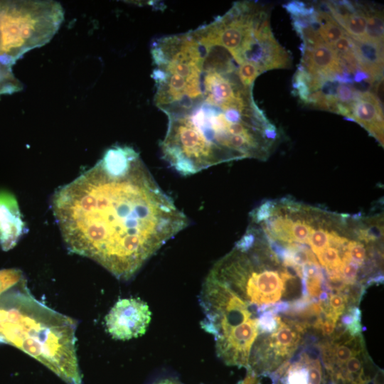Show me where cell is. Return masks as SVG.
<instances>
[{
    "mask_svg": "<svg viewBox=\"0 0 384 384\" xmlns=\"http://www.w3.org/2000/svg\"><path fill=\"white\" fill-rule=\"evenodd\" d=\"M52 208L68 250L129 280L188 220L139 154L114 146L55 191Z\"/></svg>",
    "mask_w": 384,
    "mask_h": 384,
    "instance_id": "cell-1",
    "label": "cell"
},
{
    "mask_svg": "<svg viewBox=\"0 0 384 384\" xmlns=\"http://www.w3.org/2000/svg\"><path fill=\"white\" fill-rule=\"evenodd\" d=\"M203 53L191 96L162 111L168 126L159 142L161 156L183 176L245 158L263 159L270 149L252 88L224 60Z\"/></svg>",
    "mask_w": 384,
    "mask_h": 384,
    "instance_id": "cell-2",
    "label": "cell"
},
{
    "mask_svg": "<svg viewBox=\"0 0 384 384\" xmlns=\"http://www.w3.org/2000/svg\"><path fill=\"white\" fill-rule=\"evenodd\" d=\"M77 321L37 300L26 279L0 295V341L47 367L67 384H82Z\"/></svg>",
    "mask_w": 384,
    "mask_h": 384,
    "instance_id": "cell-3",
    "label": "cell"
},
{
    "mask_svg": "<svg viewBox=\"0 0 384 384\" xmlns=\"http://www.w3.org/2000/svg\"><path fill=\"white\" fill-rule=\"evenodd\" d=\"M63 10L53 1H0V63L11 66L58 30Z\"/></svg>",
    "mask_w": 384,
    "mask_h": 384,
    "instance_id": "cell-4",
    "label": "cell"
},
{
    "mask_svg": "<svg viewBox=\"0 0 384 384\" xmlns=\"http://www.w3.org/2000/svg\"><path fill=\"white\" fill-rule=\"evenodd\" d=\"M277 326L271 333L257 336L252 348L247 371L257 376L270 375L290 360L302 345L309 328L294 319L276 315Z\"/></svg>",
    "mask_w": 384,
    "mask_h": 384,
    "instance_id": "cell-5",
    "label": "cell"
},
{
    "mask_svg": "<svg viewBox=\"0 0 384 384\" xmlns=\"http://www.w3.org/2000/svg\"><path fill=\"white\" fill-rule=\"evenodd\" d=\"M151 316L148 304L141 299H121L105 316V323L114 339L126 341L144 335Z\"/></svg>",
    "mask_w": 384,
    "mask_h": 384,
    "instance_id": "cell-6",
    "label": "cell"
},
{
    "mask_svg": "<svg viewBox=\"0 0 384 384\" xmlns=\"http://www.w3.org/2000/svg\"><path fill=\"white\" fill-rule=\"evenodd\" d=\"M304 346L298 354L269 375L273 384H326L316 344Z\"/></svg>",
    "mask_w": 384,
    "mask_h": 384,
    "instance_id": "cell-7",
    "label": "cell"
},
{
    "mask_svg": "<svg viewBox=\"0 0 384 384\" xmlns=\"http://www.w3.org/2000/svg\"><path fill=\"white\" fill-rule=\"evenodd\" d=\"M245 63L253 64L262 73L272 69L291 68L292 58L270 28L260 34L245 53L242 64Z\"/></svg>",
    "mask_w": 384,
    "mask_h": 384,
    "instance_id": "cell-8",
    "label": "cell"
},
{
    "mask_svg": "<svg viewBox=\"0 0 384 384\" xmlns=\"http://www.w3.org/2000/svg\"><path fill=\"white\" fill-rule=\"evenodd\" d=\"M301 65L311 75L324 80H334L336 74L343 71L333 49L326 43L314 46L301 44Z\"/></svg>",
    "mask_w": 384,
    "mask_h": 384,
    "instance_id": "cell-9",
    "label": "cell"
},
{
    "mask_svg": "<svg viewBox=\"0 0 384 384\" xmlns=\"http://www.w3.org/2000/svg\"><path fill=\"white\" fill-rule=\"evenodd\" d=\"M349 119L361 124L383 145V105L374 94L361 92L358 99L351 104Z\"/></svg>",
    "mask_w": 384,
    "mask_h": 384,
    "instance_id": "cell-10",
    "label": "cell"
},
{
    "mask_svg": "<svg viewBox=\"0 0 384 384\" xmlns=\"http://www.w3.org/2000/svg\"><path fill=\"white\" fill-rule=\"evenodd\" d=\"M23 223L13 196L0 194V244L5 250L11 248L21 235Z\"/></svg>",
    "mask_w": 384,
    "mask_h": 384,
    "instance_id": "cell-11",
    "label": "cell"
},
{
    "mask_svg": "<svg viewBox=\"0 0 384 384\" xmlns=\"http://www.w3.org/2000/svg\"><path fill=\"white\" fill-rule=\"evenodd\" d=\"M352 42L359 69L368 73L375 82L383 79V43L353 39Z\"/></svg>",
    "mask_w": 384,
    "mask_h": 384,
    "instance_id": "cell-12",
    "label": "cell"
},
{
    "mask_svg": "<svg viewBox=\"0 0 384 384\" xmlns=\"http://www.w3.org/2000/svg\"><path fill=\"white\" fill-rule=\"evenodd\" d=\"M366 40L383 43V18L380 10L367 6Z\"/></svg>",
    "mask_w": 384,
    "mask_h": 384,
    "instance_id": "cell-13",
    "label": "cell"
},
{
    "mask_svg": "<svg viewBox=\"0 0 384 384\" xmlns=\"http://www.w3.org/2000/svg\"><path fill=\"white\" fill-rule=\"evenodd\" d=\"M343 255L359 267L365 265L366 261L368 260L367 250L364 244L356 240H349Z\"/></svg>",
    "mask_w": 384,
    "mask_h": 384,
    "instance_id": "cell-14",
    "label": "cell"
},
{
    "mask_svg": "<svg viewBox=\"0 0 384 384\" xmlns=\"http://www.w3.org/2000/svg\"><path fill=\"white\" fill-rule=\"evenodd\" d=\"M21 87V83L13 75L10 66L0 63V95L18 91Z\"/></svg>",
    "mask_w": 384,
    "mask_h": 384,
    "instance_id": "cell-15",
    "label": "cell"
},
{
    "mask_svg": "<svg viewBox=\"0 0 384 384\" xmlns=\"http://www.w3.org/2000/svg\"><path fill=\"white\" fill-rule=\"evenodd\" d=\"M25 279L22 272L16 269L0 271V295Z\"/></svg>",
    "mask_w": 384,
    "mask_h": 384,
    "instance_id": "cell-16",
    "label": "cell"
},
{
    "mask_svg": "<svg viewBox=\"0 0 384 384\" xmlns=\"http://www.w3.org/2000/svg\"><path fill=\"white\" fill-rule=\"evenodd\" d=\"M277 203L267 200L260 204L250 213L251 223L259 224L269 219L275 210Z\"/></svg>",
    "mask_w": 384,
    "mask_h": 384,
    "instance_id": "cell-17",
    "label": "cell"
},
{
    "mask_svg": "<svg viewBox=\"0 0 384 384\" xmlns=\"http://www.w3.org/2000/svg\"><path fill=\"white\" fill-rule=\"evenodd\" d=\"M360 267L343 255L339 275L347 284H352L358 281Z\"/></svg>",
    "mask_w": 384,
    "mask_h": 384,
    "instance_id": "cell-18",
    "label": "cell"
},
{
    "mask_svg": "<svg viewBox=\"0 0 384 384\" xmlns=\"http://www.w3.org/2000/svg\"><path fill=\"white\" fill-rule=\"evenodd\" d=\"M291 18H302L312 15L315 12L313 6L300 1H292L283 5Z\"/></svg>",
    "mask_w": 384,
    "mask_h": 384,
    "instance_id": "cell-19",
    "label": "cell"
},
{
    "mask_svg": "<svg viewBox=\"0 0 384 384\" xmlns=\"http://www.w3.org/2000/svg\"><path fill=\"white\" fill-rule=\"evenodd\" d=\"M238 74L242 83L249 87H252L255 79L262 73L253 64L245 63L238 68Z\"/></svg>",
    "mask_w": 384,
    "mask_h": 384,
    "instance_id": "cell-20",
    "label": "cell"
},
{
    "mask_svg": "<svg viewBox=\"0 0 384 384\" xmlns=\"http://www.w3.org/2000/svg\"><path fill=\"white\" fill-rule=\"evenodd\" d=\"M360 94L361 92L353 86L341 84L338 85L335 97L340 103L351 105L358 99Z\"/></svg>",
    "mask_w": 384,
    "mask_h": 384,
    "instance_id": "cell-21",
    "label": "cell"
},
{
    "mask_svg": "<svg viewBox=\"0 0 384 384\" xmlns=\"http://www.w3.org/2000/svg\"><path fill=\"white\" fill-rule=\"evenodd\" d=\"M331 48L336 54L347 53L353 49L352 39L346 34L339 38Z\"/></svg>",
    "mask_w": 384,
    "mask_h": 384,
    "instance_id": "cell-22",
    "label": "cell"
},
{
    "mask_svg": "<svg viewBox=\"0 0 384 384\" xmlns=\"http://www.w3.org/2000/svg\"><path fill=\"white\" fill-rule=\"evenodd\" d=\"M339 84L334 80L325 81L321 88V92L326 96H335Z\"/></svg>",
    "mask_w": 384,
    "mask_h": 384,
    "instance_id": "cell-23",
    "label": "cell"
},
{
    "mask_svg": "<svg viewBox=\"0 0 384 384\" xmlns=\"http://www.w3.org/2000/svg\"><path fill=\"white\" fill-rule=\"evenodd\" d=\"M264 137L265 139L272 144L273 141L276 140L278 137V132L277 127L269 122L264 129Z\"/></svg>",
    "mask_w": 384,
    "mask_h": 384,
    "instance_id": "cell-24",
    "label": "cell"
},
{
    "mask_svg": "<svg viewBox=\"0 0 384 384\" xmlns=\"http://www.w3.org/2000/svg\"><path fill=\"white\" fill-rule=\"evenodd\" d=\"M334 81H336L338 84H353V74L343 70L341 73L335 75Z\"/></svg>",
    "mask_w": 384,
    "mask_h": 384,
    "instance_id": "cell-25",
    "label": "cell"
},
{
    "mask_svg": "<svg viewBox=\"0 0 384 384\" xmlns=\"http://www.w3.org/2000/svg\"><path fill=\"white\" fill-rule=\"evenodd\" d=\"M174 384L179 383L176 382ZM240 384H260V382L257 375L250 371H247L246 377Z\"/></svg>",
    "mask_w": 384,
    "mask_h": 384,
    "instance_id": "cell-26",
    "label": "cell"
},
{
    "mask_svg": "<svg viewBox=\"0 0 384 384\" xmlns=\"http://www.w3.org/2000/svg\"><path fill=\"white\" fill-rule=\"evenodd\" d=\"M312 340H314V337L311 338L309 341H312ZM302 342L304 343H311L313 341H310V343L309 341H307V342L306 341H302Z\"/></svg>",
    "mask_w": 384,
    "mask_h": 384,
    "instance_id": "cell-27",
    "label": "cell"
}]
</instances>
